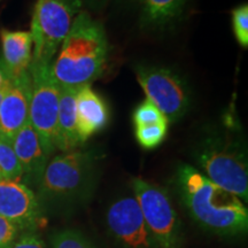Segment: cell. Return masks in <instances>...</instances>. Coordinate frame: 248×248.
I'll return each mask as SVG.
<instances>
[{
  "instance_id": "6da1fadb",
  "label": "cell",
  "mask_w": 248,
  "mask_h": 248,
  "mask_svg": "<svg viewBox=\"0 0 248 248\" xmlns=\"http://www.w3.org/2000/svg\"><path fill=\"white\" fill-rule=\"evenodd\" d=\"M107 59L108 40L104 24L82 9L51 62L52 74L61 88L78 89L102 75Z\"/></svg>"
},
{
  "instance_id": "7a4b0ae2",
  "label": "cell",
  "mask_w": 248,
  "mask_h": 248,
  "mask_svg": "<svg viewBox=\"0 0 248 248\" xmlns=\"http://www.w3.org/2000/svg\"><path fill=\"white\" fill-rule=\"evenodd\" d=\"M176 181L183 203L204 229L225 235L247 231L248 212L239 198L187 164L179 167Z\"/></svg>"
},
{
  "instance_id": "3957f363",
  "label": "cell",
  "mask_w": 248,
  "mask_h": 248,
  "mask_svg": "<svg viewBox=\"0 0 248 248\" xmlns=\"http://www.w3.org/2000/svg\"><path fill=\"white\" fill-rule=\"evenodd\" d=\"M198 162L207 178L239 199L247 201V161L240 144L223 136H212L201 144Z\"/></svg>"
},
{
  "instance_id": "277c9868",
  "label": "cell",
  "mask_w": 248,
  "mask_h": 248,
  "mask_svg": "<svg viewBox=\"0 0 248 248\" xmlns=\"http://www.w3.org/2000/svg\"><path fill=\"white\" fill-rule=\"evenodd\" d=\"M83 9L80 0H37L31 20L32 61L51 63L69 32L76 15Z\"/></svg>"
},
{
  "instance_id": "5b68a950",
  "label": "cell",
  "mask_w": 248,
  "mask_h": 248,
  "mask_svg": "<svg viewBox=\"0 0 248 248\" xmlns=\"http://www.w3.org/2000/svg\"><path fill=\"white\" fill-rule=\"evenodd\" d=\"M29 74L31 79L29 122L38 136L45 154L49 157L57 151V122L61 86L53 77L51 63L31 62Z\"/></svg>"
},
{
  "instance_id": "8992f818",
  "label": "cell",
  "mask_w": 248,
  "mask_h": 248,
  "mask_svg": "<svg viewBox=\"0 0 248 248\" xmlns=\"http://www.w3.org/2000/svg\"><path fill=\"white\" fill-rule=\"evenodd\" d=\"M92 151L62 152L46 164L39 181L40 197L45 199L70 200L88 187L94 167Z\"/></svg>"
},
{
  "instance_id": "52a82bcc",
  "label": "cell",
  "mask_w": 248,
  "mask_h": 248,
  "mask_svg": "<svg viewBox=\"0 0 248 248\" xmlns=\"http://www.w3.org/2000/svg\"><path fill=\"white\" fill-rule=\"evenodd\" d=\"M135 74L147 100L159 108L169 122L182 119L190 109V88L177 71L163 66L137 64Z\"/></svg>"
},
{
  "instance_id": "ba28073f",
  "label": "cell",
  "mask_w": 248,
  "mask_h": 248,
  "mask_svg": "<svg viewBox=\"0 0 248 248\" xmlns=\"http://www.w3.org/2000/svg\"><path fill=\"white\" fill-rule=\"evenodd\" d=\"M131 184L156 248H178L179 219L167 191L138 177L133 178Z\"/></svg>"
},
{
  "instance_id": "9c48e42d",
  "label": "cell",
  "mask_w": 248,
  "mask_h": 248,
  "mask_svg": "<svg viewBox=\"0 0 248 248\" xmlns=\"http://www.w3.org/2000/svg\"><path fill=\"white\" fill-rule=\"evenodd\" d=\"M0 216L22 232H35L46 223L35 192L24 183L8 179H0Z\"/></svg>"
},
{
  "instance_id": "30bf717a",
  "label": "cell",
  "mask_w": 248,
  "mask_h": 248,
  "mask_svg": "<svg viewBox=\"0 0 248 248\" xmlns=\"http://www.w3.org/2000/svg\"><path fill=\"white\" fill-rule=\"evenodd\" d=\"M107 224L114 237L126 248H156L135 197L115 201L107 212Z\"/></svg>"
},
{
  "instance_id": "8fae6325",
  "label": "cell",
  "mask_w": 248,
  "mask_h": 248,
  "mask_svg": "<svg viewBox=\"0 0 248 248\" xmlns=\"http://www.w3.org/2000/svg\"><path fill=\"white\" fill-rule=\"evenodd\" d=\"M31 79L28 73L11 80L0 104V138L11 142L29 121Z\"/></svg>"
},
{
  "instance_id": "7c38bea8",
  "label": "cell",
  "mask_w": 248,
  "mask_h": 248,
  "mask_svg": "<svg viewBox=\"0 0 248 248\" xmlns=\"http://www.w3.org/2000/svg\"><path fill=\"white\" fill-rule=\"evenodd\" d=\"M76 125L80 144L102 131L109 123L110 113L106 100L86 84L77 89Z\"/></svg>"
},
{
  "instance_id": "4fadbf2b",
  "label": "cell",
  "mask_w": 248,
  "mask_h": 248,
  "mask_svg": "<svg viewBox=\"0 0 248 248\" xmlns=\"http://www.w3.org/2000/svg\"><path fill=\"white\" fill-rule=\"evenodd\" d=\"M0 43V69L7 78L15 80L29 73L32 61V37L30 31L1 29Z\"/></svg>"
},
{
  "instance_id": "5bb4252c",
  "label": "cell",
  "mask_w": 248,
  "mask_h": 248,
  "mask_svg": "<svg viewBox=\"0 0 248 248\" xmlns=\"http://www.w3.org/2000/svg\"><path fill=\"white\" fill-rule=\"evenodd\" d=\"M12 147L22 169L24 184L38 185L49 157L29 121L14 136Z\"/></svg>"
},
{
  "instance_id": "9a60e30c",
  "label": "cell",
  "mask_w": 248,
  "mask_h": 248,
  "mask_svg": "<svg viewBox=\"0 0 248 248\" xmlns=\"http://www.w3.org/2000/svg\"><path fill=\"white\" fill-rule=\"evenodd\" d=\"M188 0H140V27L151 31L169 29L184 14Z\"/></svg>"
},
{
  "instance_id": "2e32d148",
  "label": "cell",
  "mask_w": 248,
  "mask_h": 248,
  "mask_svg": "<svg viewBox=\"0 0 248 248\" xmlns=\"http://www.w3.org/2000/svg\"><path fill=\"white\" fill-rule=\"evenodd\" d=\"M76 92L77 89L61 88L57 122V150L61 152L76 150L82 145L76 125Z\"/></svg>"
},
{
  "instance_id": "e0dca14e",
  "label": "cell",
  "mask_w": 248,
  "mask_h": 248,
  "mask_svg": "<svg viewBox=\"0 0 248 248\" xmlns=\"http://www.w3.org/2000/svg\"><path fill=\"white\" fill-rule=\"evenodd\" d=\"M0 172L2 178L8 181L21 182L23 179L22 169L12 144L1 138H0Z\"/></svg>"
},
{
  "instance_id": "ac0fdd59",
  "label": "cell",
  "mask_w": 248,
  "mask_h": 248,
  "mask_svg": "<svg viewBox=\"0 0 248 248\" xmlns=\"http://www.w3.org/2000/svg\"><path fill=\"white\" fill-rule=\"evenodd\" d=\"M168 122L151 124V125L135 126V137L138 144L145 150H153L160 146L168 135Z\"/></svg>"
},
{
  "instance_id": "d6986e66",
  "label": "cell",
  "mask_w": 248,
  "mask_h": 248,
  "mask_svg": "<svg viewBox=\"0 0 248 248\" xmlns=\"http://www.w3.org/2000/svg\"><path fill=\"white\" fill-rule=\"evenodd\" d=\"M132 122L135 126L151 125L156 123H170L168 119L161 113L157 107H155L150 100H144L139 104L132 114Z\"/></svg>"
},
{
  "instance_id": "ffe728a7",
  "label": "cell",
  "mask_w": 248,
  "mask_h": 248,
  "mask_svg": "<svg viewBox=\"0 0 248 248\" xmlns=\"http://www.w3.org/2000/svg\"><path fill=\"white\" fill-rule=\"evenodd\" d=\"M232 30L235 40L243 48L248 47V5L241 4L231 11Z\"/></svg>"
},
{
  "instance_id": "44dd1931",
  "label": "cell",
  "mask_w": 248,
  "mask_h": 248,
  "mask_svg": "<svg viewBox=\"0 0 248 248\" xmlns=\"http://www.w3.org/2000/svg\"><path fill=\"white\" fill-rule=\"evenodd\" d=\"M52 248H94L82 234L74 230H64L52 237Z\"/></svg>"
},
{
  "instance_id": "7402d4cb",
  "label": "cell",
  "mask_w": 248,
  "mask_h": 248,
  "mask_svg": "<svg viewBox=\"0 0 248 248\" xmlns=\"http://www.w3.org/2000/svg\"><path fill=\"white\" fill-rule=\"evenodd\" d=\"M21 232L22 230L15 223L0 216V248H12Z\"/></svg>"
},
{
  "instance_id": "603a6c76",
  "label": "cell",
  "mask_w": 248,
  "mask_h": 248,
  "mask_svg": "<svg viewBox=\"0 0 248 248\" xmlns=\"http://www.w3.org/2000/svg\"><path fill=\"white\" fill-rule=\"evenodd\" d=\"M12 248H47L35 232H24Z\"/></svg>"
},
{
  "instance_id": "cb8c5ba5",
  "label": "cell",
  "mask_w": 248,
  "mask_h": 248,
  "mask_svg": "<svg viewBox=\"0 0 248 248\" xmlns=\"http://www.w3.org/2000/svg\"><path fill=\"white\" fill-rule=\"evenodd\" d=\"M82 5L92 12H100L109 4L110 0H80Z\"/></svg>"
},
{
  "instance_id": "d4e9b609",
  "label": "cell",
  "mask_w": 248,
  "mask_h": 248,
  "mask_svg": "<svg viewBox=\"0 0 248 248\" xmlns=\"http://www.w3.org/2000/svg\"><path fill=\"white\" fill-rule=\"evenodd\" d=\"M114 2L121 9H131L139 7L140 0H114Z\"/></svg>"
},
{
  "instance_id": "484cf974",
  "label": "cell",
  "mask_w": 248,
  "mask_h": 248,
  "mask_svg": "<svg viewBox=\"0 0 248 248\" xmlns=\"http://www.w3.org/2000/svg\"><path fill=\"white\" fill-rule=\"evenodd\" d=\"M9 82H11V80L7 78V76L5 75L4 71L0 69V89H2V88H5V86H7L9 84Z\"/></svg>"
},
{
  "instance_id": "4316f807",
  "label": "cell",
  "mask_w": 248,
  "mask_h": 248,
  "mask_svg": "<svg viewBox=\"0 0 248 248\" xmlns=\"http://www.w3.org/2000/svg\"><path fill=\"white\" fill-rule=\"evenodd\" d=\"M8 85H9V84H8ZM8 85L5 86V88L0 89V104H1V100H2V98H4V94H5L6 90H7V88H8Z\"/></svg>"
},
{
  "instance_id": "83f0119b",
  "label": "cell",
  "mask_w": 248,
  "mask_h": 248,
  "mask_svg": "<svg viewBox=\"0 0 248 248\" xmlns=\"http://www.w3.org/2000/svg\"><path fill=\"white\" fill-rule=\"evenodd\" d=\"M0 179H4V178H2V175H1V172H0Z\"/></svg>"
}]
</instances>
